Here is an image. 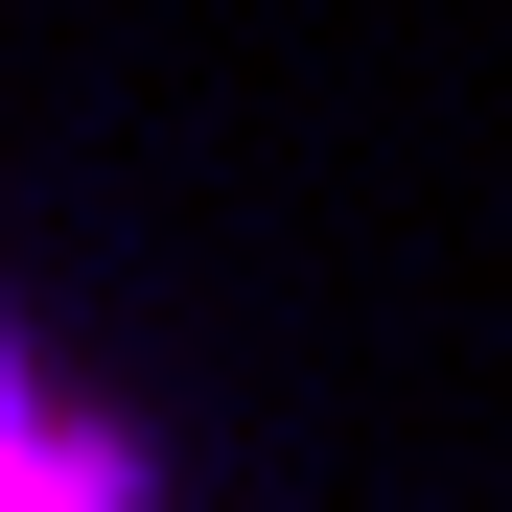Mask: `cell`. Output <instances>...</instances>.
<instances>
[{
    "instance_id": "cell-1",
    "label": "cell",
    "mask_w": 512,
    "mask_h": 512,
    "mask_svg": "<svg viewBox=\"0 0 512 512\" xmlns=\"http://www.w3.org/2000/svg\"><path fill=\"white\" fill-rule=\"evenodd\" d=\"M0 512H140V466L70 419V373H47V350H0Z\"/></svg>"
}]
</instances>
